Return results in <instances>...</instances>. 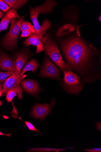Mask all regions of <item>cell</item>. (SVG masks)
Wrapping results in <instances>:
<instances>
[{
    "instance_id": "f546056e",
    "label": "cell",
    "mask_w": 101,
    "mask_h": 152,
    "mask_svg": "<svg viewBox=\"0 0 101 152\" xmlns=\"http://www.w3.org/2000/svg\"><path fill=\"white\" fill-rule=\"evenodd\" d=\"M101 15H100L99 18H98V19H99V21H100V22H101Z\"/></svg>"
},
{
    "instance_id": "2e32d148",
    "label": "cell",
    "mask_w": 101,
    "mask_h": 152,
    "mask_svg": "<svg viewBox=\"0 0 101 152\" xmlns=\"http://www.w3.org/2000/svg\"><path fill=\"white\" fill-rule=\"evenodd\" d=\"M74 25L71 24H66L60 28L57 31L56 35L57 37H61L75 30Z\"/></svg>"
},
{
    "instance_id": "603a6c76",
    "label": "cell",
    "mask_w": 101,
    "mask_h": 152,
    "mask_svg": "<svg viewBox=\"0 0 101 152\" xmlns=\"http://www.w3.org/2000/svg\"><path fill=\"white\" fill-rule=\"evenodd\" d=\"M34 34L30 31L25 30L22 31V33L20 36L21 38L23 37H29Z\"/></svg>"
},
{
    "instance_id": "44dd1931",
    "label": "cell",
    "mask_w": 101,
    "mask_h": 152,
    "mask_svg": "<svg viewBox=\"0 0 101 152\" xmlns=\"http://www.w3.org/2000/svg\"><path fill=\"white\" fill-rule=\"evenodd\" d=\"M64 149H34L32 151H53V152H59L60 151L65 150Z\"/></svg>"
},
{
    "instance_id": "ac0fdd59",
    "label": "cell",
    "mask_w": 101,
    "mask_h": 152,
    "mask_svg": "<svg viewBox=\"0 0 101 152\" xmlns=\"http://www.w3.org/2000/svg\"><path fill=\"white\" fill-rule=\"evenodd\" d=\"M14 74V72L8 71L7 72H2L0 71V83H3L7 79Z\"/></svg>"
},
{
    "instance_id": "5b68a950",
    "label": "cell",
    "mask_w": 101,
    "mask_h": 152,
    "mask_svg": "<svg viewBox=\"0 0 101 152\" xmlns=\"http://www.w3.org/2000/svg\"><path fill=\"white\" fill-rule=\"evenodd\" d=\"M64 80L60 86L68 94H78L83 90L84 83L80 76L70 70L63 71Z\"/></svg>"
},
{
    "instance_id": "4fadbf2b",
    "label": "cell",
    "mask_w": 101,
    "mask_h": 152,
    "mask_svg": "<svg viewBox=\"0 0 101 152\" xmlns=\"http://www.w3.org/2000/svg\"><path fill=\"white\" fill-rule=\"evenodd\" d=\"M23 44L26 46L30 45L36 46V54L45 51L44 45L38 36L35 34L27 37L23 41Z\"/></svg>"
},
{
    "instance_id": "52a82bcc",
    "label": "cell",
    "mask_w": 101,
    "mask_h": 152,
    "mask_svg": "<svg viewBox=\"0 0 101 152\" xmlns=\"http://www.w3.org/2000/svg\"><path fill=\"white\" fill-rule=\"evenodd\" d=\"M25 77L23 76L21 77L14 73L4 82L2 87L3 93L7 94L10 91H14L17 93L20 99H23V90L20 86V84L21 81L24 79Z\"/></svg>"
},
{
    "instance_id": "7402d4cb",
    "label": "cell",
    "mask_w": 101,
    "mask_h": 152,
    "mask_svg": "<svg viewBox=\"0 0 101 152\" xmlns=\"http://www.w3.org/2000/svg\"><path fill=\"white\" fill-rule=\"evenodd\" d=\"M25 123L26 126L30 130L36 132L39 134H42L39 131H38L33 125V124L30 122L27 121H25Z\"/></svg>"
},
{
    "instance_id": "4316f807",
    "label": "cell",
    "mask_w": 101,
    "mask_h": 152,
    "mask_svg": "<svg viewBox=\"0 0 101 152\" xmlns=\"http://www.w3.org/2000/svg\"><path fill=\"white\" fill-rule=\"evenodd\" d=\"M4 14L5 13L2 11L0 10V19L4 16Z\"/></svg>"
},
{
    "instance_id": "7a4b0ae2",
    "label": "cell",
    "mask_w": 101,
    "mask_h": 152,
    "mask_svg": "<svg viewBox=\"0 0 101 152\" xmlns=\"http://www.w3.org/2000/svg\"><path fill=\"white\" fill-rule=\"evenodd\" d=\"M57 4L56 1L47 0L41 5L29 7L30 18L33 23L35 34L41 40L42 37L46 34V32L52 26L51 21L47 18L45 19L40 26L37 20L38 16L40 14L44 15L52 13L54 7Z\"/></svg>"
},
{
    "instance_id": "8fae6325",
    "label": "cell",
    "mask_w": 101,
    "mask_h": 152,
    "mask_svg": "<svg viewBox=\"0 0 101 152\" xmlns=\"http://www.w3.org/2000/svg\"><path fill=\"white\" fill-rule=\"evenodd\" d=\"M14 63L10 55L0 49V69L14 72Z\"/></svg>"
},
{
    "instance_id": "3957f363",
    "label": "cell",
    "mask_w": 101,
    "mask_h": 152,
    "mask_svg": "<svg viewBox=\"0 0 101 152\" xmlns=\"http://www.w3.org/2000/svg\"><path fill=\"white\" fill-rule=\"evenodd\" d=\"M41 41L44 45L47 55L62 71L72 70L69 65L64 61L56 41L50 35L46 34L42 37Z\"/></svg>"
},
{
    "instance_id": "5bb4252c",
    "label": "cell",
    "mask_w": 101,
    "mask_h": 152,
    "mask_svg": "<svg viewBox=\"0 0 101 152\" xmlns=\"http://www.w3.org/2000/svg\"><path fill=\"white\" fill-rule=\"evenodd\" d=\"M40 66L37 60L35 58L33 59L27 63L20 72L19 76L21 77H23L25 72L28 71L35 73L37 68Z\"/></svg>"
},
{
    "instance_id": "cb8c5ba5",
    "label": "cell",
    "mask_w": 101,
    "mask_h": 152,
    "mask_svg": "<svg viewBox=\"0 0 101 152\" xmlns=\"http://www.w3.org/2000/svg\"><path fill=\"white\" fill-rule=\"evenodd\" d=\"M84 151L90 152H101V148H96L91 149H85Z\"/></svg>"
},
{
    "instance_id": "8992f818",
    "label": "cell",
    "mask_w": 101,
    "mask_h": 152,
    "mask_svg": "<svg viewBox=\"0 0 101 152\" xmlns=\"http://www.w3.org/2000/svg\"><path fill=\"white\" fill-rule=\"evenodd\" d=\"M61 71L47 57L45 56L42 63L38 76L43 78L55 79L59 82L62 81L60 77Z\"/></svg>"
},
{
    "instance_id": "e0dca14e",
    "label": "cell",
    "mask_w": 101,
    "mask_h": 152,
    "mask_svg": "<svg viewBox=\"0 0 101 152\" xmlns=\"http://www.w3.org/2000/svg\"><path fill=\"white\" fill-rule=\"evenodd\" d=\"M25 30L30 31L33 34H35V31L33 25L28 21H24L22 23L21 27V31Z\"/></svg>"
},
{
    "instance_id": "30bf717a",
    "label": "cell",
    "mask_w": 101,
    "mask_h": 152,
    "mask_svg": "<svg viewBox=\"0 0 101 152\" xmlns=\"http://www.w3.org/2000/svg\"><path fill=\"white\" fill-rule=\"evenodd\" d=\"M21 84L25 92L37 98H38L39 93L42 91L38 82L35 80H23Z\"/></svg>"
},
{
    "instance_id": "ba28073f",
    "label": "cell",
    "mask_w": 101,
    "mask_h": 152,
    "mask_svg": "<svg viewBox=\"0 0 101 152\" xmlns=\"http://www.w3.org/2000/svg\"><path fill=\"white\" fill-rule=\"evenodd\" d=\"M56 103V100L52 98L49 104H36L33 108L31 113V116L36 119L43 120L51 112Z\"/></svg>"
},
{
    "instance_id": "d4e9b609",
    "label": "cell",
    "mask_w": 101,
    "mask_h": 152,
    "mask_svg": "<svg viewBox=\"0 0 101 152\" xmlns=\"http://www.w3.org/2000/svg\"><path fill=\"white\" fill-rule=\"evenodd\" d=\"M96 128L100 131H101V123L100 122H98L97 124Z\"/></svg>"
},
{
    "instance_id": "ffe728a7",
    "label": "cell",
    "mask_w": 101,
    "mask_h": 152,
    "mask_svg": "<svg viewBox=\"0 0 101 152\" xmlns=\"http://www.w3.org/2000/svg\"><path fill=\"white\" fill-rule=\"evenodd\" d=\"M11 9V8L4 1L0 0V10L4 13Z\"/></svg>"
},
{
    "instance_id": "4dcf8cb0",
    "label": "cell",
    "mask_w": 101,
    "mask_h": 152,
    "mask_svg": "<svg viewBox=\"0 0 101 152\" xmlns=\"http://www.w3.org/2000/svg\"><path fill=\"white\" fill-rule=\"evenodd\" d=\"M3 104V103L1 102V100H0V106H1Z\"/></svg>"
},
{
    "instance_id": "9a60e30c",
    "label": "cell",
    "mask_w": 101,
    "mask_h": 152,
    "mask_svg": "<svg viewBox=\"0 0 101 152\" xmlns=\"http://www.w3.org/2000/svg\"><path fill=\"white\" fill-rule=\"evenodd\" d=\"M11 8L17 10L23 7L29 1L27 0H4Z\"/></svg>"
},
{
    "instance_id": "83f0119b",
    "label": "cell",
    "mask_w": 101,
    "mask_h": 152,
    "mask_svg": "<svg viewBox=\"0 0 101 152\" xmlns=\"http://www.w3.org/2000/svg\"><path fill=\"white\" fill-rule=\"evenodd\" d=\"M3 91L2 85L1 84V83H0V91Z\"/></svg>"
},
{
    "instance_id": "277c9868",
    "label": "cell",
    "mask_w": 101,
    "mask_h": 152,
    "mask_svg": "<svg viewBox=\"0 0 101 152\" xmlns=\"http://www.w3.org/2000/svg\"><path fill=\"white\" fill-rule=\"evenodd\" d=\"M25 20L23 16L12 20L9 30L3 37L1 41V46L7 51H12L18 46V39L23 23Z\"/></svg>"
},
{
    "instance_id": "f1b7e54d",
    "label": "cell",
    "mask_w": 101,
    "mask_h": 152,
    "mask_svg": "<svg viewBox=\"0 0 101 152\" xmlns=\"http://www.w3.org/2000/svg\"><path fill=\"white\" fill-rule=\"evenodd\" d=\"M3 93V91H0V97H1V96L2 95Z\"/></svg>"
},
{
    "instance_id": "9c48e42d",
    "label": "cell",
    "mask_w": 101,
    "mask_h": 152,
    "mask_svg": "<svg viewBox=\"0 0 101 152\" xmlns=\"http://www.w3.org/2000/svg\"><path fill=\"white\" fill-rule=\"evenodd\" d=\"M31 55L29 52L24 50H21L14 53V73L19 76L22 68L31 57Z\"/></svg>"
},
{
    "instance_id": "484cf974",
    "label": "cell",
    "mask_w": 101,
    "mask_h": 152,
    "mask_svg": "<svg viewBox=\"0 0 101 152\" xmlns=\"http://www.w3.org/2000/svg\"><path fill=\"white\" fill-rule=\"evenodd\" d=\"M11 135L12 134L11 133L9 134H5L2 133L1 131H0V135H4L8 137H11Z\"/></svg>"
},
{
    "instance_id": "6da1fadb",
    "label": "cell",
    "mask_w": 101,
    "mask_h": 152,
    "mask_svg": "<svg viewBox=\"0 0 101 152\" xmlns=\"http://www.w3.org/2000/svg\"><path fill=\"white\" fill-rule=\"evenodd\" d=\"M60 43L67 64L84 83H93L100 79L91 66L97 49L77 36L61 39Z\"/></svg>"
},
{
    "instance_id": "d6986e66",
    "label": "cell",
    "mask_w": 101,
    "mask_h": 152,
    "mask_svg": "<svg viewBox=\"0 0 101 152\" xmlns=\"http://www.w3.org/2000/svg\"><path fill=\"white\" fill-rule=\"evenodd\" d=\"M17 95V93L14 91H10L7 94L6 99L8 102H12L13 98Z\"/></svg>"
},
{
    "instance_id": "7c38bea8",
    "label": "cell",
    "mask_w": 101,
    "mask_h": 152,
    "mask_svg": "<svg viewBox=\"0 0 101 152\" xmlns=\"http://www.w3.org/2000/svg\"><path fill=\"white\" fill-rule=\"evenodd\" d=\"M20 17L17 10L11 9L7 11L0 21V33L7 29L8 26L12 20Z\"/></svg>"
}]
</instances>
